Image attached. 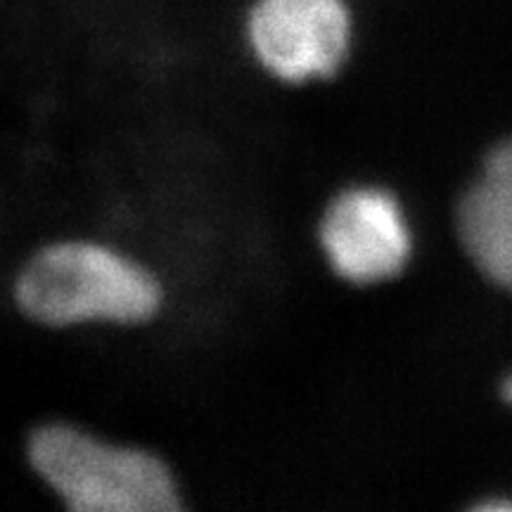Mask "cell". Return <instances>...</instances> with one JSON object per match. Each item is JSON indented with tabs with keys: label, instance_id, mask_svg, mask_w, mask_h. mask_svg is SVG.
I'll use <instances>...</instances> for the list:
<instances>
[{
	"label": "cell",
	"instance_id": "1",
	"mask_svg": "<svg viewBox=\"0 0 512 512\" xmlns=\"http://www.w3.org/2000/svg\"><path fill=\"white\" fill-rule=\"evenodd\" d=\"M159 299L157 280L145 268L91 242L43 247L15 283L19 309L57 328L93 318L138 323L157 311Z\"/></svg>",
	"mask_w": 512,
	"mask_h": 512
},
{
	"label": "cell",
	"instance_id": "2",
	"mask_svg": "<svg viewBox=\"0 0 512 512\" xmlns=\"http://www.w3.org/2000/svg\"><path fill=\"white\" fill-rule=\"evenodd\" d=\"M27 456L72 512L181 510L171 472L147 451L100 444L69 425H43L31 432Z\"/></svg>",
	"mask_w": 512,
	"mask_h": 512
},
{
	"label": "cell",
	"instance_id": "3",
	"mask_svg": "<svg viewBox=\"0 0 512 512\" xmlns=\"http://www.w3.org/2000/svg\"><path fill=\"white\" fill-rule=\"evenodd\" d=\"M349 0H249L245 36L268 72L299 83L328 79L349 53Z\"/></svg>",
	"mask_w": 512,
	"mask_h": 512
},
{
	"label": "cell",
	"instance_id": "4",
	"mask_svg": "<svg viewBox=\"0 0 512 512\" xmlns=\"http://www.w3.org/2000/svg\"><path fill=\"white\" fill-rule=\"evenodd\" d=\"M320 242L339 278L356 285L392 278L411 252L399 204L380 188L339 192L320 223Z\"/></svg>",
	"mask_w": 512,
	"mask_h": 512
},
{
	"label": "cell",
	"instance_id": "5",
	"mask_svg": "<svg viewBox=\"0 0 512 512\" xmlns=\"http://www.w3.org/2000/svg\"><path fill=\"white\" fill-rule=\"evenodd\" d=\"M458 235L491 283L512 290V138L496 145L458 202Z\"/></svg>",
	"mask_w": 512,
	"mask_h": 512
},
{
	"label": "cell",
	"instance_id": "6",
	"mask_svg": "<svg viewBox=\"0 0 512 512\" xmlns=\"http://www.w3.org/2000/svg\"><path fill=\"white\" fill-rule=\"evenodd\" d=\"M479 508L482 510H501V508H505V510H512V503H484V505H479Z\"/></svg>",
	"mask_w": 512,
	"mask_h": 512
},
{
	"label": "cell",
	"instance_id": "7",
	"mask_svg": "<svg viewBox=\"0 0 512 512\" xmlns=\"http://www.w3.org/2000/svg\"><path fill=\"white\" fill-rule=\"evenodd\" d=\"M503 399L512 403V377H508V380H505V384H503Z\"/></svg>",
	"mask_w": 512,
	"mask_h": 512
}]
</instances>
